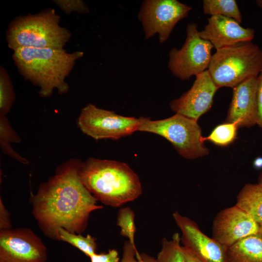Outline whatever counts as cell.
<instances>
[{
    "label": "cell",
    "instance_id": "cell-32",
    "mask_svg": "<svg viewBox=\"0 0 262 262\" xmlns=\"http://www.w3.org/2000/svg\"><path fill=\"white\" fill-rule=\"evenodd\" d=\"M258 183L262 185V170L261 172L260 173L259 175L258 176Z\"/></svg>",
    "mask_w": 262,
    "mask_h": 262
},
{
    "label": "cell",
    "instance_id": "cell-27",
    "mask_svg": "<svg viewBox=\"0 0 262 262\" xmlns=\"http://www.w3.org/2000/svg\"><path fill=\"white\" fill-rule=\"evenodd\" d=\"M91 262H120L118 253L116 249H109L106 253H97L92 255L90 257Z\"/></svg>",
    "mask_w": 262,
    "mask_h": 262
},
{
    "label": "cell",
    "instance_id": "cell-10",
    "mask_svg": "<svg viewBox=\"0 0 262 262\" xmlns=\"http://www.w3.org/2000/svg\"><path fill=\"white\" fill-rule=\"evenodd\" d=\"M47 248L28 228L0 231V262H46Z\"/></svg>",
    "mask_w": 262,
    "mask_h": 262
},
{
    "label": "cell",
    "instance_id": "cell-22",
    "mask_svg": "<svg viewBox=\"0 0 262 262\" xmlns=\"http://www.w3.org/2000/svg\"><path fill=\"white\" fill-rule=\"evenodd\" d=\"M238 128L235 123L225 122L215 127L208 136L203 137V141H209L217 146L226 147L236 139Z\"/></svg>",
    "mask_w": 262,
    "mask_h": 262
},
{
    "label": "cell",
    "instance_id": "cell-33",
    "mask_svg": "<svg viewBox=\"0 0 262 262\" xmlns=\"http://www.w3.org/2000/svg\"><path fill=\"white\" fill-rule=\"evenodd\" d=\"M257 5L262 9V0H257L256 1Z\"/></svg>",
    "mask_w": 262,
    "mask_h": 262
},
{
    "label": "cell",
    "instance_id": "cell-2",
    "mask_svg": "<svg viewBox=\"0 0 262 262\" xmlns=\"http://www.w3.org/2000/svg\"><path fill=\"white\" fill-rule=\"evenodd\" d=\"M79 175L87 190L107 206L119 207L142 193L139 177L124 163L90 158L82 163Z\"/></svg>",
    "mask_w": 262,
    "mask_h": 262
},
{
    "label": "cell",
    "instance_id": "cell-17",
    "mask_svg": "<svg viewBox=\"0 0 262 262\" xmlns=\"http://www.w3.org/2000/svg\"><path fill=\"white\" fill-rule=\"evenodd\" d=\"M256 222L262 223V185L247 183L236 196V204Z\"/></svg>",
    "mask_w": 262,
    "mask_h": 262
},
{
    "label": "cell",
    "instance_id": "cell-20",
    "mask_svg": "<svg viewBox=\"0 0 262 262\" xmlns=\"http://www.w3.org/2000/svg\"><path fill=\"white\" fill-rule=\"evenodd\" d=\"M58 235L60 241L69 243L89 257L96 253V239L90 234L84 237L81 234L72 233L61 228L58 230Z\"/></svg>",
    "mask_w": 262,
    "mask_h": 262
},
{
    "label": "cell",
    "instance_id": "cell-19",
    "mask_svg": "<svg viewBox=\"0 0 262 262\" xmlns=\"http://www.w3.org/2000/svg\"><path fill=\"white\" fill-rule=\"evenodd\" d=\"M180 234L175 233L171 239L164 238L162 248L157 255V262H185L183 246L180 245Z\"/></svg>",
    "mask_w": 262,
    "mask_h": 262
},
{
    "label": "cell",
    "instance_id": "cell-1",
    "mask_svg": "<svg viewBox=\"0 0 262 262\" xmlns=\"http://www.w3.org/2000/svg\"><path fill=\"white\" fill-rule=\"evenodd\" d=\"M82 162L71 159L59 166L55 175L31 193L32 214L48 237L60 241L58 230L81 234L90 213L103 208L82 184L79 175Z\"/></svg>",
    "mask_w": 262,
    "mask_h": 262
},
{
    "label": "cell",
    "instance_id": "cell-7",
    "mask_svg": "<svg viewBox=\"0 0 262 262\" xmlns=\"http://www.w3.org/2000/svg\"><path fill=\"white\" fill-rule=\"evenodd\" d=\"M197 25H187L186 36L181 48H172L169 52L168 67L172 74L185 81L208 69L212 55V44L202 38L199 34Z\"/></svg>",
    "mask_w": 262,
    "mask_h": 262
},
{
    "label": "cell",
    "instance_id": "cell-28",
    "mask_svg": "<svg viewBox=\"0 0 262 262\" xmlns=\"http://www.w3.org/2000/svg\"><path fill=\"white\" fill-rule=\"evenodd\" d=\"M257 99L258 108L257 125L262 129V70L257 77Z\"/></svg>",
    "mask_w": 262,
    "mask_h": 262
},
{
    "label": "cell",
    "instance_id": "cell-6",
    "mask_svg": "<svg viewBox=\"0 0 262 262\" xmlns=\"http://www.w3.org/2000/svg\"><path fill=\"white\" fill-rule=\"evenodd\" d=\"M138 131L160 135L168 141L181 156L195 159L209 154L204 144L202 130L197 121L176 114L161 120H152L143 116L139 118Z\"/></svg>",
    "mask_w": 262,
    "mask_h": 262
},
{
    "label": "cell",
    "instance_id": "cell-29",
    "mask_svg": "<svg viewBox=\"0 0 262 262\" xmlns=\"http://www.w3.org/2000/svg\"><path fill=\"white\" fill-rule=\"evenodd\" d=\"M12 229L10 213L5 208L1 198H0V230Z\"/></svg>",
    "mask_w": 262,
    "mask_h": 262
},
{
    "label": "cell",
    "instance_id": "cell-8",
    "mask_svg": "<svg viewBox=\"0 0 262 262\" xmlns=\"http://www.w3.org/2000/svg\"><path fill=\"white\" fill-rule=\"evenodd\" d=\"M78 124L83 133L96 140H116L138 131L139 119L119 115L90 103L82 110Z\"/></svg>",
    "mask_w": 262,
    "mask_h": 262
},
{
    "label": "cell",
    "instance_id": "cell-9",
    "mask_svg": "<svg viewBox=\"0 0 262 262\" xmlns=\"http://www.w3.org/2000/svg\"><path fill=\"white\" fill-rule=\"evenodd\" d=\"M192 7L177 0H146L138 14L146 39L156 34L161 43L169 38L176 24L186 17Z\"/></svg>",
    "mask_w": 262,
    "mask_h": 262
},
{
    "label": "cell",
    "instance_id": "cell-12",
    "mask_svg": "<svg viewBox=\"0 0 262 262\" xmlns=\"http://www.w3.org/2000/svg\"><path fill=\"white\" fill-rule=\"evenodd\" d=\"M259 232L260 225L236 205L220 211L213 221L212 237L227 247Z\"/></svg>",
    "mask_w": 262,
    "mask_h": 262
},
{
    "label": "cell",
    "instance_id": "cell-5",
    "mask_svg": "<svg viewBox=\"0 0 262 262\" xmlns=\"http://www.w3.org/2000/svg\"><path fill=\"white\" fill-rule=\"evenodd\" d=\"M219 89L235 87L257 77L262 70V49L252 42H246L216 50L208 68Z\"/></svg>",
    "mask_w": 262,
    "mask_h": 262
},
{
    "label": "cell",
    "instance_id": "cell-21",
    "mask_svg": "<svg viewBox=\"0 0 262 262\" xmlns=\"http://www.w3.org/2000/svg\"><path fill=\"white\" fill-rule=\"evenodd\" d=\"M20 141L18 135L11 127L5 115H0V142L2 150L19 162L27 164L28 161L21 157L11 147L10 143Z\"/></svg>",
    "mask_w": 262,
    "mask_h": 262
},
{
    "label": "cell",
    "instance_id": "cell-3",
    "mask_svg": "<svg viewBox=\"0 0 262 262\" xmlns=\"http://www.w3.org/2000/svg\"><path fill=\"white\" fill-rule=\"evenodd\" d=\"M83 55L64 49L22 48L13 50V58L25 78L40 87L39 95L48 97L55 89L61 94L68 91L66 78Z\"/></svg>",
    "mask_w": 262,
    "mask_h": 262
},
{
    "label": "cell",
    "instance_id": "cell-15",
    "mask_svg": "<svg viewBox=\"0 0 262 262\" xmlns=\"http://www.w3.org/2000/svg\"><path fill=\"white\" fill-rule=\"evenodd\" d=\"M232 89L225 122L235 123L238 127L250 128L257 124V77L251 78Z\"/></svg>",
    "mask_w": 262,
    "mask_h": 262
},
{
    "label": "cell",
    "instance_id": "cell-23",
    "mask_svg": "<svg viewBox=\"0 0 262 262\" xmlns=\"http://www.w3.org/2000/svg\"><path fill=\"white\" fill-rule=\"evenodd\" d=\"M116 224L120 228V235L128 238L132 246L137 249L134 241L136 228L134 211L129 207L120 208L118 212Z\"/></svg>",
    "mask_w": 262,
    "mask_h": 262
},
{
    "label": "cell",
    "instance_id": "cell-16",
    "mask_svg": "<svg viewBox=\"0 0 262 262\" xmlns=\"http://www.w3.org/2000/svg\"><path fill=\"white\" fill-rule=\"evenodd\" d=\"M228 262H262V235H249L228 247Z\"/></svg>",
    "mask_w": 262,
    "mask_h": 262
},
{
    "label": "cell",
    "instance_id": "cell-26",
    "mask_svg": "<svg viewBox=\"0 0 262 262\" xmlns=\"http://www.w3.org/2000/svg\"><path fill=\"white\" fill-rule=\"evenodd\" d=\"M58 6L66 14L72 12L86 14L89 9L86 4L80 0H54Z\"/></svg>",
    "mask_w": 262,
    "mask_h": 262
},
{
    "label": "cell",
    "instance_id": "cell-4",
    "mask_svg": "<svg viewBox=\"0 0 262 262\" xmlns=\"http://www.w3.org/2000/svg\"><path fill=\"white\" fill-rule=\"evenodd\" d=\"M60 18L54 9L16 17L6 33L9 48L13 50L22 48L63 49L71 35L60 25Z\"/></svg>",
    "mask_w": 262,
    "mask_h": 262
},
{
    "label": "cell",
    "instance_id": "cell-31",
    "mask_svg": "<svg viewBox=\"0 0 262 262\" xmlns=\"http://www.w3.org/2000/svg\"><path fill=\"white\" fill-rule=\"evenodd\" d=\"M254 165L256 168L262 167V158L259 157L254 161Z\"/></svg>",
    "mask_w": 262,
    "mask_h": 262
},
{
    "label": "cell",
    "instance_id": "cell-18",
    "mask_svg": "<svg viewBox=\"0 0 262 262\" xmlns=\"http://www.w3.org/2000/svg\"><path fill=\"white\" fill-rule=\"evenodd\" d=\"M202 7L205 14L222 16L242 22V15L235 0H204Z\"/></svg>",
    "mask_w": 262,
    "mask_h": 262
},
{
    "label": "cell",
    "instance_id": "cell-13",
    "mask_svg": "<svg viewBox=\"0 0 262 262\" xmlns=\"http://www.w3.org/2000/svg\"><path fill=\"white\" fill-rule=\"evenodd\" d=\"M218 89L207 69L196 76L189 90L170 102V107L176 114L197 121L212 107Z\"/></svg>",
    "mask_w": 262,
    "mask_h": 262
},
{
    "label": "cell",
    "instance_id": "cell-14",
    "mask_svg": "<svg viewBox=\"0 0 262 262\" xmlns=\"http://www.w3.org/2000/svg\"><path fill=\"white\" fill-rule=\"evenodd\" d=\"M200 37L210 42L216 50L246 42L254 37V29L244 28L233 19L222 16H213L201 31Z\"/></svg>",
    "mask_w": 262,
    "mask_h": 262
},
{
    "label": "cell",
    "instance_id": "cell-25",
    "mask_svg": "<svg viewBox=\"0 0 262 262\" xmlns=\"http://www.w3.org/2000/svg\"><path fill=\"white\" fill-rule=\"evenodd\" d=\"M120 262H157V261L147 254L139 253L129 241H126L123 245L122 257Z\"/></svg>",
    "mask_w": 262,
    "mask_h": 262
},
{
    "label": "cell",
    "instance_id": "cell-11",
    "mask_svg": "<svg viewBox=\"0 0 262 262\" xmlns=\"http://www.w3.org/2000/svg\"><path fill=\"white\" fill-rule=\"evenodd\" d=\"M173 219L181 232L183 246L192 251L204 262H228V247L204 234L198 225L177 211Z\"/></svg>",
    "mask_w": 262,
    "mask_h": 262
},
{
    "label": "cell",
    "instance_id": "cell-30",
    "mask_svg": "<svg viewBox=\"0 0 262 262\" xmlns=\"http://www.w3.org/2000/svg\"><path fill=\"white\" fill-rule=\"evenodd\" d=\"M182 246L185 262H204L190 249Z\"/></svg>",
    "mask_w": 262,
    "mask_h": 262
},
{
    "label": "cell",
    "instance_id": "cell-24",
    "mask_svg": "<svg viewBox=\"0 0 262 262\" xmlns=\"http://www.w3.org/2000/svg\"><path fill=\"white\" fill-rule=\"evenodd\" d=\"M15 99L11 81L6 70L0 69V115H5L10 110Z\"/></svg>",
    "mask_w": 262,
    "mask_h": 262
},
{
    "label": "cell",
    "instance_id": "cell-34",
    "mask_svg": "<svg viewBox=\"0 0 262 262\" xmlns=\"http://www.w3.org/2000/svg\"><path fill=\"white\" fill-rule=\"evenodd\" d=\"M260 232L262 235V223L260 225Z\"/></svg>",
    "mask_w": 262,
    "mask_h": 262
}]
</instances>
